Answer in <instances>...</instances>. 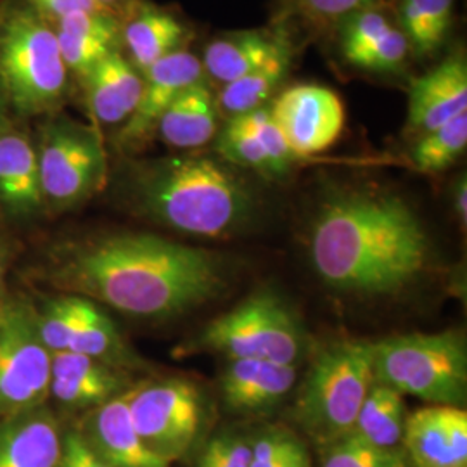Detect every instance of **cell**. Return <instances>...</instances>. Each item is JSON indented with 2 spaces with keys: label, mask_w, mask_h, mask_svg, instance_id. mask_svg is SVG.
Here are the masks:
<instances>
[{
  "label": "cell",
  "mask_w": 467,
  "mask_h": 467,
  "mask_svg": "<svg viewBox=\"0 0 467 467\" xmlns=\"http://www.w3.org/2000/svg\"><path fill=\"white\" fill-rule=\"evenodd\" d=\"M295 50L289 42L275 50L262 67L250 71L248 75L222 85L217 94L218 113L223 117H241L258 108L267 106L281 87L293 63Z\"/></svg>",
  "instance_id": "cell-24"
},
{
  "label": "cell",
  "mask_w": 467,
  "mask_h": 467,
  "mask_svg": "<svg viewBox=\"0 0 467 467\" xmlns=\"http://www.w3.org/2000/svg\"><path fill=\"white\" fill-rule=\"evenodd\" d=\"M26 4L50 23L67 16V15H73V13L108 11L96 0H26ZM108 13H111V11H108Z\"/></svg>",
  "instance_id": "cell-39"
},
{
  "label": "cell",
  "mask_w": 467,
  "mask_h": 467,
  "mask_svg": "<svg viewBox=\"0 0 467 467\" xmlns=\"http://www.w3.org/2000/svg\"><path fill=\"white\" fill-rule=\"evenodd\" d=\"M218 117L217 96L202 78L173 100L156 135L173 150H200L217 137Z\"/></svg>",
  "instance_id": "cell-22"
},
{
  "label": "cell",
  "mask_w": 467,
  "mask_h": 467,
  "mask_svg": "<svg viewBox=\"0 0 467 467\" xmlns=\"http://www.w3.org/2000/svg\"><path fill=\"white\" fill-rule=\"evenodd\" d=\"M127 389V376L118 368L75 351L52 353L49 395L69 410H92Z\"/></svg>",
  "instance_id": "cell-16"
},
{
  "label": "cell",
  "mask_w": 467,
  "mask_h": 467,
  "mask_svg": "<svg viewBox=\"0 0 467 467\" xmlns=\"http://www.w3.org/2000/svg\"><path fill=\"white\" fill-rule=\"evenodd\" d=\"M187 26L184 23L150 4L135 9L127 23H121V46L135 69L146 73L152 65L170 54L184 49Z\"/></svg>",
  "instance_id": "cell-21"
},
{
  "label": "cell",
  "mask_w": 467,
  "mask_h": 467,
  "mask_svg": "<svg viewBox=\"0 0 467 467\" xmlns=\"http://www.w3.org/2000/svg\"><path fill=\"white\" fill-rule=\"evenodd\" d=\"M0 78L15 118H49L67 102L69 71L56 30L28 4L0 9Z\"/></svg>",
  "instance_id": "cell-4"
},
{
  "label": "cell",
  "mask_w": 467,
  "mask_h": 467,
  "mask_svg": "<svg viewBox=\"0 0 467 467\" xmlns=\"http://www.w3.org/2000/svg\"><path fill=\"white\" fill-rule=\"evenodd\" d=\"M0 210L19 222H30L47 212L35 139L15 117L0 127Z\"/></svg>",
  "instance_id": "cell-13"
},
{
  "label": "cell",
  "mask_w": 467,
  "mask_h": 467,
  "mask_svg": "<svg viewBox=\"0 0 467 467\" xmlns=\"http://www.w3.org/2000/svg\"><path fill=\"white\" fill-rule=\"evenodd\" d=\"M239 118L258 139V142L265 150L270 177H275V179L284 177L289 171L291 165L298 160V156L289 148L279 125L275 123V119L270 113V108L264 106Z\"/></svg>",
  "instance_id": "cell-32"
},
{
  "label": "cell",
  "mask_w": 467,
  "mask_h": 467,
  "mask_svg": "<svg viewBox=\"0 0 467 467\" xmlns=\"http://www.w3.org/2000/svg\"><path fill=\"white\" fill-rule=\"evenodd\" d=\"M268 108L298 158L329 150L343 134L347 121L341 98L320 85H293Z\"/></svg>",
  "instance_id": "cell-11"
},
{
  "label": "cell",
  "mask_w": 467,
  "mask_h": 467,
  "mask_svg": "<svg viewBox=\"0 0 467 467\" xmlns=\"http://www.w3.org/2000/svg\"><path fill=\"white\" fill-rule=\"evenodd\" d=\"M251 467H312V462L295 434L268 430L251 441Z\"/></svg>",
  "instance_id": "cell-31"
},
{
  "label": "cell",
  "mask_w": 467,
  "mask_h": 467,
  "mask_svg": "<svg viewBox=\"0 0 467 467\" xmlns=\"http://www.w3.org/2000/svg\"><path fill=\"white\" fill-rule=\"evenodd\" d=\"M467 113L466 56L459 50L416 78L409 92L407 134H428Z\"/></svg>",
  "instance_id": "cell-15"
},
{
  "label": "cell",
  "mask_w": 467,
  "mask_h": 467,
  "mask_svg": "<svg viewBox=\"0 0 467 467\" xmlns=\"http://www.w3.org/2000/svg\"><path fill=\"white\" fill-rule=\"evenodd\" d=\"M430 253L422 222L407 201L391 192H336L314 220L312 264L324 283L343 293H400L424 274Z\"/></svg>",
  "instance_id": "cell-2"
},
{
  "label": "cell",
  "mask_w": 467,
  "mask_h": 467,
  "mask_svg": "<svg viewBox=\"0 0 467 467\" xmlns=\"http://www.w3.org/2000/svg\"><path fill=\"white\" fill-rule=\"evenodd\" d=\"M223 272L206 250L156 234L121 233L56 253L49 281L57 289L137 318H171L213 300Z\"/></svg>",
  "instance_id": "cell-1"
},
{
  "label": "cell",
  "mask_w": 467,
  "mask_h": 467,
  "mask_svg": "<svg viewBox=\"0 0 467 467\" xmlns=\"http://www.w3.org/2000/svg\"><path fill=\"white\" fill-rule=\"evenodd\" d=\"M5 268H7V262H5V251L0 244V300L4 298V284H5Z\"/></svg>",
  "instance_id": "cell-42"
},
{
  "label": "cell",
  "mask_w": 467,
  "mask_h": 467,
  "mask_svg": "<svg viewBox=\"0 0 467 467\" xmlns=\"http://www.w3.org/2000/svg\"><path fill=\"white\" fill-rule=\"evenodd\" d=\"M96 2H99L102 7H106L108 11H111V13L117 15L118 9L123 7V5H125L127 2H130V0H96Z\"/></svg>",
  "instance_id": "cell-43"
},
{
  "label": "cell",
  "mask_w": 467,
  "mask_h": 467,
  "mask_svg": "<svg viewBox=\"0 0 467 467\" xmlns=\"http://www.w3.org/2000/svg\"><path fill=\"white\" fill-rule=\"evenodd\" d=\"M374 383V343H337L310 368L296 401V420L326 447L353 431Z\"/></svg>",
  "instance_id": "cell-6"
},
{
  "label": "cell",
  "mask_w": 467,
  "mask_h": 467,
  "mask_svg": "<svg viewBox=\"0 0 467 467\" xmlns=\"http://www.w3.org/2000/svg\"><path fill=\"white\" fill-rule=\"evenodd\" d=\"M11 118H13V115H11L9 104H7V99H5L4 85H2V78H0V127H2L7 119H11Z\"/></svg>",
  "instance_id": "cell-41"
},
{
  "label": "cell",
  "mask_w": 467,
  "mask_h": 467,
  "mask_svg": "<svg viewBox=\"0 0 467 467\" xmlns=\"http://www.w3.org/2000/svg\"><path fill=\"white\" fill-rule=\"evenodd\" d=\"M285 42L284 35L260 30L223 35L210 42L202 52V73L222 85L231 84L262 67Z\"/></svg>",
  "instance_id": "cell-23"
},
{
  "label": "cell",
  "mask_w": 467,
  "mask_h": 467,
  "mask_svg": "<svg viewBox=\"0 0 467 467\" xmlns=\"http://www.w3.org/2000/svg\"><path fill=\"white\" fill-rule=\"evenodd\" d=\"M57 467H111L94 451L84 434L77 430L63 433L61 457Z\"/></svg>",
  "instance_id": "cell-37"
},
{
  "label": "cell",
  "mask_w": 467,
  "mask_h": 467,
  "mask_svg": "<svg viewBox=\"0 0 467 467\" xmlns=\"http://www.w3.org/2000/svg\"><path fill=\"white\" fill-rule=\"evenodd\" d=\"M192 348L220 353L229 360L258 358L296 366L303 353V333L283 301L264 291L213 318Z\"/></svg>",
  "instance_id": "cell-8"
},
{
  "label": "cell",
  "mask_w": 467,
  "mask_h": 467,
  "mask_svg": "<svg viewBox=\"0 0 467 467\" xmlns=\"http://www.w3.org/2000/svg\"><path fill=\"white\" fill-rule=\"evenodd\" d=\"M320 467H409L403 449H383L357 434H347L324 447Z\"/></svg>",
  "instance_id": "cell-29"
},
{
  "label": "cell",
  "mask_w": 467,
  "mask_h": 467,
  "mask_svg": "<svg viewBox=\"0 0 467 467\" xmlns=\"http://www.w3.org/2000/svg\"><path fill=\"white\" fill-rule=\"evenodd\" d=\"M56 30V28H54ZM59 42V49L67 63V71L84 80L85 77L106 59L109 54L121 50L113 44H108L99 38L85 36V35L69 34L63 30H56Z\"/></svg>",
  "instance_id": "cell-35"
},
{
  "label": "cell",
  "mask_w": 467,
  "mask_h": 467,
  "mask_svg": "<svg viewBox=\"0 0 467 467\" xmlns=\"http://www.w3.org/2000/svg\"><path fill=\"white\" fill-rule=\"evenodd\" d=\"M84 85L85 99L96 127H121L134 115L144 77L121 50H117L85 77Z\"/></svg>",
  "instance_id": "cell-18"
},
{
  "label": "cell",
  "mask_w": 467,
  "mask_h": 467,
  "mask_svg": "<svg viewBox=\"0 0 467 467\" xmlns=\"http://www.w3.org/2000/svg\"><path fill=\"white\" fill-rule=\"evenodd\" d=\"M378 0H285L284 13L300 17L314 28L341 25L347 17L376 4Z\"/></svg>",
  "instance_id": "cell-34"
},
{
  "label": "cell",
  "mask_w": 467,
  "mask_h": 467,
  "mask_svg": "<svg viewBox=\"0 0 467 467\" xmlns=\"http://www.w3.org/2000/svg\"><path fill=\"white\" fill-rule=\"evenodd\" d=\"M121 192L140 217L171 231L223 237L248 223L254 201L248 184L208 156H165L130 163Z\"/></svg>",
  "instance_id": "cell-3"
},
{
  "label": "cell",
  "mask_w": 467,
  "mask_h": 467,
  "mask_svg": "<svg viewBox=\"0 0 467 467\" xmlns=\"http://www.w3.org/2000/svg\"><path fill=\"white\" fill-rule=\"evenodd\" d=\"M296 376V366L258 358L231 360L222 378V395L234 410H265L291 393Z\"/></svg>",
  "instance_id": "cell-20"
},
{
  "label": "cell",
  "mask_w": 467,
  "mask_h": 467,
  "mask_svg": "<svg viewBox=\"0 0 467 467\" xmlns=\"http://www.w3.org/2000/svg\"><path fill=\"white\" fill-rule=\"evenodd\" d=\"M403 395L384 384H372L351 433L383 449L401 443L405 428Z\"/></svg>",
  "instance_id": "cell-26"
},
{
  "label": "cell",
  "mask_w": 467,
  "mask_h": 467,
  "mask_svg": "<svg viewBox=\"0 0 467 467\" xmlns=\"http://www.w3.org/2000/svg\"><path fill=\"white\" fill-rule=\"evenodd\" d=\"M7 301L5 298L0 300V326H2V320L5 317V310H7Z\"/></svg>",
  "instance_id": "cell-44"
},
{
  "label": "cell",
  "mask_w": 467,
  "mask_h": 467,
  "mask_svg": "<svg viewBox=\"0 0 467 467\" xmlns=\"http://www.w3.org/2000/svg\"><path fill=\"white\" fill-rule=\"evenodd\" d=\"M455 0H399V26L410 52L430 57L445 44L451 32Z\"/></svg>",
  "instance_id": "cell-25"
},
{
  "label": "cell",
  "mask_w": 467,
  "mask_h": 467,
  "mask_svg": "<svg viewBox=\"0 0 467 467\" xmlns=\"http://www.w3.org/2000/svg\"><path fill=\"white\" fill-rule=\"evenodd\" d=\"M403 451L414 467H467V414L431 405L405 419Z\"/></svg>",
  "instance_id": "cell-14"
},
{
  "label": "cell",
  "mask_w": 467,
  "mask_h": 467,
  "mask_svg": "<svg viewBox=\"0 0 467 467\" xmlns=\"http://www.w3.org/2000/svg\"><path fill=\"white\" fill-rule=\"evenodd\" d=\"M144 85L134 115L119 127L117 146L123 152H139L154 139L158 123L185 88L200 82L204 77L198 56L181 49L142 73Z\"/></svg>",
  "instance_id": "cell-12"
},
{
  "label": "cell",
  "mask_w": 467,
  "mask_h": 467,
  "mask_svg": "<svg viewBox=\"0 0 467 467\" xmlns=\"http://www.w3.org/2000/svg\"><path fill=\"white\" fill-rule=\"evenodd\" d=\"M35 148L50 213L82 206L108 182V156L96 125L52 115L40 127Z\"/></svg>",
  "instance_id": "cell-7"
},
{
  "label": "cell",
  "mask_w": 467,
  "mask_h": 467,
  "mask_svg": "<svg viewBox=\"0 0 467 467\" xmlns=\"http://www.w3.org/2000/svg\"><path fill=\"white\" fill-rule=\"evenodd\" d=\"M63 433L46 405L0 420V467H57Z\"/></svg>",
  "instance_id": "cell-19"
},
{
  "label": "cell",
  "mask_w": 467,
  "mask_h": 467,
  "mask_svg": "<svg viewBox=\"0 0 467 467\" xmlns=\"http://www.w3.org/2000/svg\"><path fill=\"white\" fill-rule=\"evenodd\" d=\"M410 54L409 42L400 30L399 23H395L386 34L378 38L355 63L353 67L376 73H393L397 71Z\"/></svg>",
  "instance_id": "cell-36"
},
{
  "label": "cell",
  "mask_w": 467,
  "mask_h": 467,
  "mask_svg": "<svg viewBox=\"0 0 467 467\" xmlns=\"http://www.w3.org/2000/svg\"><path fill=\"white\" fill-rule=\"evenodd\" d=\"M50 358L38 334V314L26 301H7L0 326V420L46 403Z\"/></svg>",
  "instance_id": "cell-9"
},
{
  "label": "cell",
  "mask_w": 467,
  "mask_h": 467,
  "mask_svg": "<svg viewBox=\"0 0 467 467\" xmlns=\"http://www.w3.org/2000/svg\"><path fill=\"white\" fill-rule=\"evenodd\" d=\"M215 150L223 161L234 167L250 168L264 177H270L265 150L239 117L229 118L218 132Z\"/></svg>",
  "instance_id": "cell-30"
},
{
  "label": "cell",
  "mask_w": 467,
  "mask_h": 467,
  "mask_svg": "<svg viewBox=\"0 0 467 467\" xmlns=\"http://www.w3.org/2000/svg\"><path fill=\"white\" fill-rule=\"evenodd\" d=\"M206 447L215 453L222 467H251V441L241 436L222 434Z\"/></svg>",
  "instance_id": "cell-38"
},
{
  "label": "cell",
  "mask_w": 467,
  "mask_h": 467,
  "mask_svg": "<svg viewBox=\"0 0 467 467\" xmlns=\"http://www.w3.org/2000/svg\"><path fill=\"white\" fill-rule=\"evenodd\" d=\"M67 351L96 358L113 368H119V366L129 364V350L118 333L117 326L100 310L98 303L85 298H80L77 329Z\"/></svg>",
  "instance_id": "cell-27"
},
{
  "label": "cell",
  "mask_w": 467,
  "mask_h": 467,
  "mask_svg": "<svg viewBox=\"0 0 467 467\" xmlns=\"http://www.w3.org/2000/svg\"><path fill=\"white\" fill-rule=\"evenodd\" d=\"M467 113L420 135L410 150V160L419 171L440 173L451 168L466 150Z\"/></svg>",
  "instance_id": "cell-28"
},
{
  "label": "cell",
  "mask_w": 467,
  "mask_h": 467,
  "mask_svg": "<svg viewBox=\"0 0 467 467\" xmlns=\"http://www.w3.org/2000/svg\"><path fill=\"white\" fill-rule=\"evenodd\" d=\"M453 208L459 222H462V225H466L467 220V182L466 177H461L453 189Z\"/></svg>",
  "instance_id": "cell-40"
},
{
  "label": "cell",
  "mask_w": 467,
  "mask_h": 467,
  "mask_svg": "<svg viewBox=\"0 0 467 467\" xmlns=\"http://www.w3.org/2000/svg\"><path fill=\"white\" fill-rule=\"evenodd\" d=\"M374 381L445 407L467 397V350L455 331L403 334L374 343Z\"/></svg>",
  "instance_id": "cell-5"
},
{
  "label": "cell",
  "mask_w": 467,
  "mask_h": 467,
  "mask_svg": "<svg viewBox=\"0 0 467 467\" xmlns=\"http://www.w3.org/2000/svg\"><path fill=\"white\" fill-rule=\"evenodd\" d=\"M127 403L135 431L167 462L181 459L200 433V389L185 379H160L129 388Z\"/></svg>",
  "instance_id": "cell-10"
},
{
  "label": "cell",
  "mask_w": 467,
  "mask_h": 467,
  "mask_svg": "<svg viewBox=\"0 0 467 467\" xmlns=\"http://www.w3.org/2000/svg\"><path fill=\"white\" fill-rule=\"evenodd\" d=\"M127 391L88 410L80 433L111 467H170L135 431Z\"/></svg>",
  "instance_id": "cell-17"
},
{
  "label": "cell",
  "mask_w": 467,
  "mask_h": 467,
  "mask_svg": "<svg viewBox=\"0 0 467 467\" xmlns=\"http://www.w3.org/2000/svg\"><path fill=\"white\" fill-rule=\"evenodd\" d=\"M80 298L67 295L50 301L44 314H38V334L50 353L67 351L78 320Z\"/></svg>",
  "instance_id": "cell-33"
}]
</instances>
